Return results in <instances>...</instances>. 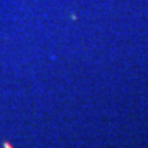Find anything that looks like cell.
<instances>
[{
	"mask_svg": "<svg viewBox=\"0 0 148 148\" xmlns=\"http://www.w3.org/2000/svg\"><path fill=\"white\" fill-rule=\"evenodd\" d=\"M4 148H14V147L9 145V142H5V143H4Z\"/></svg>",
	"mask_w": 148,
	"mask_h": 148,
	"instance_id": "6da1fadb",
	"label": "cell"
}]
</instances>
